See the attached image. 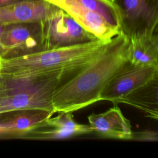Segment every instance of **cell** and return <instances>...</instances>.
<instances>
[{"instance_id": "cell-1", "label": "cell", "mask_w": 158, "mask_h": 158, "mask_svg": "<svg viewBox=\"0 0 158 158\" xmlns=\"http://www.w3.org/2000/svg\"><path fill=\"white\" fill-rule=\"evenodd\" d=\"M128 46L121 31L90 64L59 86L52 97L54 112H73L99 101L108 82L128 62Z\"/></svg>"}, {"instance_id": "cell-2", "label": "cell", "mask_w": 158, "mask_h": 158, "mask_svg": "<svg viewBox=\"0 0 158 158\" xmlns=\"http://www.w3.org/2000/svg\"><path fill=\"white\" fill-rule=\"evenodd\" d=\"M109 43L97 39L22 56L0 57V76L39 77L62 75L72 77L96 59Z\"/></svg>"}, {"instance_id": "cell-3", "label": "cell", "mask_w": 158, "mask_h": 158, "mask_svg": "<svg viewBox=\"0 0 158 158\" xmlns=\"http://www.w3.org/2000/svg\"><path fill=\"white\" fill-rule=\"evenodd\" d=\"M70 77L0 76V114L24 110L53 112L52 97L56 89Z\"/></svg>"}, {"instance_id": "cell-4", "label": "cell", "mask_w": 158, "mask_h": 158, "mask_svg": "<svg viewBox=\"0 0 158 158\" xmlns=\"http://www.w3.org/2000/svg\"><path fill=\"white\" fill-rule=\"evenodd\" d=\"M64 10L98 39L110 42L121 32L118 10L111 0H44Z\"/></svg>"}, {"instance_id": "cell-5", "label": "cell", "mask_w": 158, "mask_h": 158, "mask_svg": "<svg viewBox=\"0 0 158 158\" xmlns=\"http://www.w3.org/2000/svg\"><path fill=\"white\" fill-rule=\"evenodd\" d=\"M41 23L44 49L77 44L98 39L59 7Z\"/></svg>"}, {"instance_id": "cell-6", "label": "cell", "mask_w": 158, "mask_h": 158, "mask_svg": "<svg viewBox=\"0 0 158 158\" xmlns=\"http://www.w3.org/2000/svg\"><path fill=\"white\" fill-rule=\"evenodd\" d=\"M120 30L128 38L144 31L158 33V0H114Z\"/></svg>"}, {"instance_id": "cell-7", "label": "cell", "mask_w": 158, "mask_h": 158, "mask_svg": "<svg viewBox=\"0 0 158 158\" xmlns=\"http://www.w3.org/2000/svg\"><path fill=\"white\" fill-rule=\"evenodd\" d=\"M43 49L41 22L5 25L0 39V57L22 56Z\"/></svg>"}, {"instance_id": "cell-8", "label": "cell", "mask_w": 158, "mask_h": 158, "mask_svg": "<svg viewBox=\"0 0 158 158\" xmlns=\"http://www.w3.org/2000/svg\"><path fill=\"white\" fill-rule=\"evenodd\" d=\"M157 77L158 65H136L128 62L108 82L100 101L120 103L131 92Z\"/></svg>"}, {"instance_id": "cell-9", "label": "cell", "mask_w": 158, "mask_h": 158, "mask_svg": "<svg viewBox=\"0 0 158 158\" xmlns=\"http://www.w3.org/2000/svg\"><path fill=\"white\" fill-rule=\"evenodd\" d=\"M49 117L39 127L27 133L26 137L34 139H63L93 132L89 124L77 122L72 112H60Z\"/></svg>"}, {"instance_id": "cell-10", "label": "cell", "mask_w": 158, "mask_h": 158, "mask_svg": "<svg viewBox=\"0 0 158 158\" xmlns=\"http://www.w3.org/2000/svg\"><path fill=\"white\" fill-rule=\"evenodd\" d=\"M58 8L44 0H23L0 6V24L41 22Z\"/></svg>"}, {"instance_id": "cell-11", "label": "cell", "mask_w": 158, "mask_h": 158, "mask_svg": "<svg viewBox=\"0 0 158 158\" xmlns=\"http://www.w3.org/2000/svg\"><path fill=\"white\" fill-rule=\"evenodd\" d=\"M88 120L93 132L102 138L131 140L130 122L117 105L102 113L89 115Z\"/></svg>"}, {"instance_id": "cell-12", "label": "cell", "mask_w": 158, "mask_h": 158, "mask_svg": "<svg viewBox=\"0 0 158 158\" xmlns=\"http://www.w3.org/2000/svg\"><path fill=\"white\" fill-rule=\"evenodd\" d=\"M128 59L136 65H158V33L144 31L130 36Z\"/></svg>"}, {"instance_id": "cell-13", "label": "cell", "mask_w": 158, "mask_h": 158, "mask_svg": "<svg viewBox=\"0 0 158 158\" xmlns=\"http://www.w3.org/2000/svg\"><path fill=\"white\" fill-rule=\"evenodd\" d=\"M10 118L0 122V133H10L25 135L31 130L40 127L53 112L40 110H24L17 111Z\"/></svg>"}, {"instance_id": "cell-14", "label": "cell", "mask_w": 158, "mask_h": 158, "mask_svg": "<svg viewBox=\"0 0 158 158\" xmlns=\"http://www.w3.org/2000/svg\"><path fill=\"white\" fill-rule=\"evenodd\" d=\"M158 77L135 89L122 99L120 103L130 105L142 112L146 117L158 118Z\"/></svg>"}, {"instance_id": "cell-15", "label": "cell", "mask_w": 158, "mask_h": 158, "mask_svg": "<svg viewBox=\"0 0 158 158\" xmlns=\"http://www.w3.org/2000/svg\"><path fill=\"white\" fill-rule=\"evenodd\" d=\"M131 140L144 141H157V132L151 130H145L137 132H133Z\"/></svg>"}, {"instance_id": "cell-16", "label": "cell", "mask_w": 158, "mask_h": 158, "mask_svg": "<svg viewBox=\"0 0 158 158\" xmlns=\"http://www.w3.org/2000/svg\"><path fill=\"white\" fill-rule=\"evenodd\" d=\"M22 1H23V0H0V6L12 4V3Z\"/></svg>"}, {"instance_id": "cell-17", "label": "cell", "mask_w": 158, "mask_h": 158, "mask_svg": "<svg viewBox=\"0 0 158 158\" xmlns=\"http://www.w3.org/2000/svg\"><path fill=\"white\" fill-rule=\"evenodd\" d=\"M4 28H5V25L0 24V39H1V35H2V33H3V31L4 30Z\"/></svg>"}, {"instance_id": "cell-18", "label": "cell", "mask_w": 158, "mask_h": 158, "mask_svg": "<svg viewBox=\"0 0 158 158\" xmlns=\"http://www.w3.org/2000/svg\"><path fill=\"white\" fill-rule=\"evenodd\" d=\"M111 1H114V0H111Z\"/></svg>"}]
</instances>
